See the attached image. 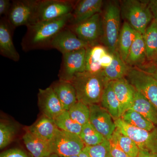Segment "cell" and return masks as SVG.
<instances>
[{
  "label": "cell",
  "mask_w": 157,
  "mask_h": 157,
  "mask_svg": "<svg viewBox=\"0 0 157 157\" xmlns=\"http://www.w3.org/2000/svg\"><path fill=\"white\" fill-rule=\"evenodd\" d=\"M72 17L71 13L58 19L38 22L27 26V30L21 43L23 50L28 52L50 48L52 40L69 25Z\"/></svg>",
  "instance_id": "6da1fadb"
},
{
  "label": "cell",
  "mask_w": 157,
  "mask_h": 157,
  "mask_svg": "<svg viewBox=\"0 0 157 157\" xmlns=\"http://www.w3.org/2000/svg\"><path fill=\"white\" fill-rule=\"evenodd\" d=\"M70 82L76 90L78 101L88 106L100 103L109 82L103 73H92L86 71L77 73Z\"/></svg>",
  "instance_id": "7a4b0ae2"
},
{
  "label": "cell",
  "mask_w": 157,
  "mask_h": 157,
  "mask_svg": "<svg viewBox=\"0 0 157 157\" xmlns=\"http://www.w3.org/2000/svg\"><path fill=\"white\" fill-rule=\"evenodd\" d=\"M121 15L135 31L144 34L154 19L147 1L125 0L122 2Z\"/></svg>",
  "instance_id": "3957f363"
},
{
  "label": "cell",
  "mask_w": 157,
  "mask_h": 157,
  "mask_svg": "<svg viewBox=\"0 0 157 157\" xmlns=\"http://www.w3.org/2000/svg\"><path fill=\"white\" fill-rule=\"evenodd\" d=\"M121 8L117 2L110 1L107 3L102 15L103 35L101 40L104 46L113 53L117 51L121 29Z\"/></svg>",
  "instance_id": "277c9868"
},
{
  "label": "cell",
  "mask_w": 157,
  "mask_h": 157,
  "mask_svg": "<svg viewBox=\"0 0 157 157\" xmlns=\"http://www.w3.org/2000/svg\"><path fill=\"white\" fill-rule=\"evenodd\" d=\"M114 121L117 130L132 139L139 149L157 154V126L148 131L130 125L121 118Z\"/></svg>",
  "instance_id": "5b68a950"
},
{
  "label": "cell",
  "mask_w": 157,
  "mask_h": 157,
  "mask_svg": "<svg viewBox=\"0 0 157 157\" xmlns=\"http://www.w3.org/2000/svg\"><path fill=\"white\" fill-rule=\"evenodd\" d=\"M76 3L69 0H38L33 24L53 20L71 14Z\"/></svg>",
  "instance_id": "8992f818"
},
{
  "label": "cell",
  "mask_w": 157,
  "mask_h": 157,
  "mask_svg": "<svg viewBox=\"0 0 157 157\" xmlns=\"http://www.w3.org/2000/svg\"><path fill=\"white\" fill-rule=\"evenodd\" d=\"M49 143L52 153L60 157L78 156L85 147L79 135L59 129Z\"/></svg>",
  "instance_id": "52a82bcc"
},
{
  "label": "cell",
  "mask_w": 157,
  "mask_h": 157,
  "mask_svg": "<svg viewBox=\"0 0 157 157\" xmlns=\"http://www.w3.org/2000/svg\"><path fill=\"white\" fill-rule=\"evenodd\" d=\"M126 77L134 88L157 109V82L151 74L140 68L130 67Z\"/></svg>",
  "instance_id": "ba28073f"
},
{
  "label": "cell",
  "mask_w": 157,
  "mask_h": 157,
  "mask_svg": "<svg viewBox=\"0 0 157 157\" xmlns=\"http://www.w3.org/2000/svg\"><path fill=\"white\" fill-rule=\"evenodd\" d=\"M79 39L90 45L98 43L103 35V18L98 13L86 20L75 25L67 26Z\"/></svg>",
  "instance_id": "9c48e42d"
},
{
  "label": "cell",
  "mask_w": 157,
  "mask_h": 157,
  "mask_svg": "<svg viewBox=\"0 0 157 157\" xmlns=\"http://www.w3.org/2000/svg\"><path fill=\"white\" fill-rule=\"evenodd\" d=\"M38 0H18L13 1L7 17L12 28L33 22Z\"/></svg>",
  "instance_id": "30bf717a"
},
{
  "label": "cell",
  "mask_w": 157,
  "mask_h": 157,
  "mask_svg": "<svg viewBox=\"0 0 157 157\" xmlns=\"http://www.w3.org/2000/svg\"><path fill=\"white\" fill-rule=\"evenodd\" d=\"M113 53L104 45H91L86 49L85 71L92 73H103L105 68L110 65Z\"/></svg>",
  "instance_id": "8fae6325"
},
{
  "label": "cell",
  "mask_w": 157,
  "mask_h": 157,
  "mask_svg": "<svg viewBox=\"0 0 157 157\" xmlns=\"http://www.w3.org/2000/svg\"><path fill=\"white\" fill-rule=\"evenodd\" d=\"M86 48L64 54L59 72V79L70 81L77 73L85 71Z\"/></svg>",
  "instance_id": "7c38bea8"
},
{
  "label": "cell",
  "mask_w": 157,
  "mask_h": 157,
  "mask_svg": "<svg viewBox=\"0 0 157 157\" xmlns=\"http://www.w3.org/2000/svg\"><path fill=\"white\" fill-rule=\"evenodd\" d=\"M90 123L103 137L109 140L116 129L114 120L99 104L90 105Z\"/></svg>",
  "instance_id": "4fadbf2b"
},
{
  "label": "cell",
  "mask_w": 157,
  "mask_h": 157,
  "mask_svg": "<svg viewBox=\"0 0 157 157\" xmlns=\"http://www.w3.org/2000/svg\"><path fill=\"white\" fill-rule=\"evenodd\" d=\"M79 39L67 26L62 30L52 41L50 48H55L62 54L87 48L90 46Z\"/></svg>",
  "instance_id": "5bb4252c"
},
{
  "label": "cell",
  "mask_w": 157,
  "mask_h": 157,
  "mask_svg": "<svg viewBox=\"0 0 157 157\" xmlns=\"http://www.w3.org/2000/svg\"><path fill=\"white\" fill-rule=\"evenodd\" d=\"M38 105L42 115L54 119L65 109L57 97L51 86L45 89H39Z\"/></svg>",
  "instance_id": "9a60e30c"
},
{
  "label": "cell",
  "mask_w": 157,
  "mask_h": 157,
  "mask_svg": "<svg viewBox=\"0 0 157 157\" xmlns=\"http://www.w3.org/2000/svg\"><path fill=\"white\" fill-rule=\"evenodd\" d=\"M12 27L6 17L0 21V54L14 62L19 60L20 55L13 42Z\"/></svg>",
  "instance_id": "2e32d148"
},
{
  "label": "cell",
  "mask_w": 157,
  "mask_h": 157,
  "mask_svg": "<svg viewBox=\"0 0 157 157\" xmlns=\"http://www.w3.org/2000/svg\"><path fill=\"white\" fill-rule=\"evenodd\" d=\"M102 0H81L76 2L69 25H75L101 12Z\"/></svg>",
  "instance_id": "e0dca14e"
},
{
  "label": "cell",
  "mask_w": 157,
  "mask_h": 157,
  "mask_svg": "<svg viewBox=\"0 0 157 157\" xmlns=\"http://www.w3.org/2000/svg\"><path fill=\"white\" fill-rule=\"evenodd\" d=\"M120 106L121 116L132 107L135 92L134 87L125 78L111 81Z\"/></svg>",
  "instance_id": "ac0fdd59"
},
{
  "label": "cell",
  "mask_w": 157,
  "mask_h": 157,
  "mask_svg": "<svg viewBox=\"0 0 157 157\" xmlns=\"http://www.w3.org/2000/svg\"><path fill=\"white\" fill-rule=\"evenodd\" d=\"M51 86L65 110H69L78 101L76 90L70 81L59 79Z\"/></svg>",
  "instance_id": "d6986e66"
},
{
  "label": "cell",
  "mask_w": 157,
  "mask_h": 157,
  "mask_svg": "<svg viewBox=\"0 0 157 157\" xmlns=\"http://www.w3.org/2000/svg\"><path fill=\"white\" fill-rule=\"evenodd\" d=\"M25 145L33 157H47L52 154L49 141L42 139L28 131L22 137Z\"/></svg>",
  "instance_id": "ffe728a7"
},
{
  "label": "cell",
  "mask_w": 157,
  "mask_h": 157,
  "mask_svg": "<svg viewBox=\"0 0 157 157\" xmlns=\"http://www.w3.org/2000/svg\"><path fill=\"white\" fill-rule=\"evenodd\" d=\"M58 129L54 120L42 115L35 123L27 128L26 131L49 141L53 138Z\"/></svg>",
  "instance_id": "44dd1931"
},
{
  "label": "cell",
  "mask_w": 157,
  "mask_h": 157,
  "mask_svg": "<svg viewBox=\"0 0 157 157\" xmlns=\"http://www.w3.org/2000/svg\"><path fill=\"white\" fill-rule=\"evenodd\" d=\"M146 59V47L143 35L136 31L126 63L129 67H135L142 64Z\"/></svg>",
  "instance_id": "7402d4cb"
},
{
  "label": "cell",
  "mask_w": 157,
  "mask_h": 157,
  "mask_svg": "<svg viewBox=\"0 0 157 157\" xmlns=\"http://www.w3.org/2000/svg\"><path fill=\"white\" fill-rule=\"evenodd\" d=\"M129 109L139 113L155 125H157V108L148 99L136 90L133 104Z\"/></svg>",
  "instance_id": "603a6c76"
},
{
  "label": "cell",
  "mask_w": 157,
  "mask_h": 157,
  "mask_svg": "<svg viewBox=\"0 0 157 157\" xmlns=\"http://www.w3.org/2000/svg\"><path fill=\"white\" fill-rule=\"evenodd\" d=\"M136 31L128 23L125 21L121 28L118 40L117 51L122 59L125 62L129 50L133 44Z\"/></svg>",
  "instance_id": "cb8c5ba5"
},
{
  "label": "cell",
  "mask_w": 157,
  "mask_h": 157,
  "mask_svg": "<svg viewBox=\"0 0 157 157\" xmlns=\"http://www.w3.org/2000/svg\"><path fill=\"white\" fill-rule=\"evenodd\" d=\"M130 67L122 59L118 51L113 53V59L109 66L103 71L104 76L108 81H113L125 78Z\"/></svg>",
  "instance_id": "d4e9b609"
},
{
  "label": "cell",
  "mask_w": 157,
  "mask_h": 157,
  "mask_svg": "<svg viewBox=\"0 0 157 157\" xmlns=\"http://www.w3.org/2000/svg\"><path fill=\"white\" fill-rule=\"evenodd\" d=\"M100 103L101 107L109 113L114 120L121 118L119 102L113 88L111 81L106 86Z\"/></svg>",
  "instance_id": "484cf974"
},
{
  "label": "cell",
  "mask_w": 157,
  "mask_h": 157,
  "mask_svg": "<svg viewBox=\"0 0 157 157\" xmlns=\"http://www.w3.org/2000/svg\"><path fill=\"white\" fill-rule=\"evenodd\" d=\"M143 36L146 47L147 60L150 62L157 55V20H152Z\"/></svg>",
  "instance_id": "4316f807"
},
{
  "label": "cell",
  "mask_w": 157,
  "mask_h": 157,
  "mask_svg": "<svg viewBox=\"0 0 157 157\" xmlns=\"http://www.w3.org/2000/svg\"><path fill=\"white\" fill-rule=\"evenodd\" d=\"M121 118L130 125L147 131H152L156 126L140 113L131 109L124 113Z\"/></svg>",
  "instance_id": "83f0119b"
},
{
  "label": "cell",
  "mask_w": 157,
  "mask_h": 157,
  "mask_svg": "<svg viewBox=\"0 0 157 157\" xmlns=\"http://www.w3.org/2000/svg\"><path fill=\"white\" fill-rule=\"evenodd\" d=\"M110 140H113L129 157H138L139 147L132 139L116 129Z\"/></svg>",
  "instance_id": "f1b7e54d"
},
{
  "label": "cell",
  "mask_w": 157,
  "mask_h": 157,
  "mask_svg": "<svg viewBox=\"0 0 157 157\" xmlns=\"http://www.w3.org/2000/svg\"><path fill=\"white\" fill-rule=\"evenodd\" d=\"M59 129L73 134L79 135L82 126L70 117L67 110H65L54 119Z\"/></svg>",
  "instance_id": "f546056e"
},
{
  "label": "cell",
  "mask_w": 157,
  "mask_h": 157,
  "mask_svg": "<svg viewBox=\"0 0 157 157\" xmlns=\"http://www.w3.org/2000/svg\"><path fill=\"white\" fill-rule=\"evenodd\" d=\"M79 136L84 143L85 147L95 146L106 140L90 122L82 127Z\"/></svg>",
  "instance_id": "4dcf8cb0"
},
{
  "label": "cell",
  "mask_w": 157,
  "mask_h": 157,
  "mask_svg": "<svg viewBox=\"0 0 157 157\" xmlns=\"http://www.w3.org/2000/svg\"><path fill=\"white\" fill-rule=\"evenodd\" d=\"M67 111L72 119L82 127L89 122V106L82 102L77 101Z\"/></svg>",
  "instance_id": "1f68e13d"
},
{
  "label": "cell",
  "mask_w": 157,
  "mask_h": 157,
  "mask_svg": "<svg viewBox=\"0 0 157 157\" xmlns=\"http://www.w3.org/2000/svg\"><path fill=\"white\" fill-rule=\"evenodd\" d=\"M15 129L12 125L4 122L0 124V148H5L13 140Z\"/></svg>",
  "instance_id": "d6a6232c"
},
{
  "label": "cell",
  "mask_w": 157,
  "mask_h": 157,
  "mask_svg": "<svg viewBox=\"0 0 157 157\" xmlns=\"http://www.w3.org/2000/svg\"><path fill=\"white\" fill-rule=\"evenodd\" d=\"M84 149L91 157H113L110 151L109 140L107 139L95 146L85 147Z\"/></svg>",
  "instance_id": "836d02e7"
},
{
  "label": "cell",
  "mask_w": 157,
  "mask_h": 157,
  "mask_svg": "<svg viewBox=\"0 0 157 157\" xmlns=\"http://www.w3.org/2000/svg\"><path fill=\"white\" fill-rule=\"evenodd\" d=\"M109 140L110 151L113 157H129L113 140Z\"/></svg>",
  "instance_id": "e575fe53"
},
{
  "label": "cell",
  "mask_w": 157,
  "mask_h": 157,
  "mask_svg": "<svg viewBox=\"0 0 157 157\" xmlns=\"http://www.w3.org/2000/svg\"><path fill=\"white\" fill-rule=\"evenodd\" d=\"M0 157H28L25 152L19 149L8 150L1 154Z\"/></svg>",
  "instance_id": "d590c367"
},
{
  "label": "cell",
  "mask_w": 157,
  "mask_h": 157,
  "mask_svg": "<svg viewBox=\"0 0 157 157\" xmlns=\"http://www.w3.org/2000/svg\"><path fill=\"white\" fill-rule=\"evenodd\" d=\"M11 3L9 0H0V15L7 17L11 8Z\"/></svg>",
  "instance_id": "8d00e7d4"
},
{
  "label": "cell",
  "mask_w": 157,
  "mask_h": 157,
  "mask_svg": "<svg viewBox=\"0 0 157 157\" xmlns=\"http://www.w3.org/2000/svg\"><path fill=\"white\" fill-rule=\"evenodd\" d=\"M147 3L154 19L157 20V0L147 1Z\"/></svg>",
  "instance_id": "74e56055"
},
{
  "label": "cell",
  "mask_w": 157,
  "mask_h": 157,
  "mask_svg": "<svg viewBox=\"0 0 157 157\" xmlns=\"http://www.w3.org/2000/svg\"><path fill=\"white\" fill-rule=\"evenodd\" d=\"M151 74L157 82V66H150L147 67L146 70H144Z\"/></svg>",
  "instance_id": "f35d334b"
},
{
  "label": "cell",
  "mask_w": 157,
  "mask_h": 157,
  "mask_svg": "<svg viewBox=\"0 0 157 157\" xmlns=\"http://www.w3.org/2000/svg\"><path fill=\"white\" fill-rule=\"evenodd\" d=\"M138 157H157V154L150 152L147 151L140 150Z\"/></svg>",
  "instance_id": "ab89813d"
},
{
  "label": "cell",
  "mask_w": 157,
  "mask_h": 157,
  "mask_svg": "<svg viewBox=\"0 0 157 157\" xmlns=\"http://www.w3.org/2000/svg\"><path fill=\"white\" fill-rule=\"evenodd\" d=\"M78 157H91L90 155L84 149H83L81 152V153L78 155Z\"/></svg>",
  "instance_id": "60d3db41"
},
{
  "label": "cell",
  "mask_w": 157,
  "mask_h": 157,
  "mask_svg": "<svg viewBox=\"0 0 157 157\" xmlns=\"http://www.w3.org/2000/svg\"><path fill=\"white\" fill-rule=\"evenodd\" d=\"M149 63L150 66H157V55Z\"/></svg>",
  "instance_id": "b9f144b4"
},
{
  "label": "cell",
  "mask_w": 157,
  "mask_h": 157,
  "mask_svg": "<svg viewBox=\"0 0 157 157\" xmlns=\"http://www.w3.org/2000/svg\"><path fill=\"white\" fill-rule=\"evenodd\" d=\"M47 157H60L58 155L55 154H52L48 156Z\"/></svg>",
  "instance_id": "7bdbcfd3"
},
{
  "label": "cell",
  "mask_w": 157,
  "mask_h": 157,
  "mask_svg": "<svg viewBox=\"0 0 157 157\" xmlns=\"http://www.w3.org/2000/svg\"><path fill=\"white\" fill-rule=\"evenodd\" d=\"M69 157H78V156H71Z\"/></svg>",
  "instance_id": "ee69618b"
}]
</instances>
